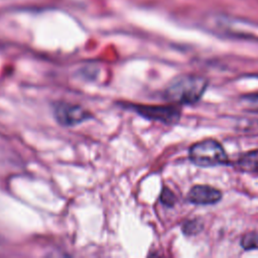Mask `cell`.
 <instances>
[{"label":"cell","mask_w":258,"mask_h":258,"mask_svg":"<svg viewBox=\"0 0 258 258\" xmlns=\"http://www.w3.org/2000/svg\"><path fill=\"white\" fill-rule=\"evenodd\" d=\"M202 229V224L199 220H191V221H187L186 223H184V225L182 226V231L186 234V235H194L197 234L198 232H200V230Z\"/></svg>","instance_id":"cell-8"},{"label":"cell","mask_w":258,"mask_h":258,"mask_svg":"<svg viewBox=\"0 0 258 258\" xmlns=\"http://www.w3.org/2000/svg\"><path fill=\"white\" fill-rule=\"evenodd\" d=\"M188 156L191 162L203 167L221 165L228 161L225 149L215 139H204L192 144Z\"/></svg>","instance_id":"cell-2"},{"label":"cell","mask_w":258,"mask_h":258,"mask_svg":"<svg viewBox=\"0 0 258 258\" xmlns=\"http://www.w3.org/2000/svg\"><path fill=\"white\" fill-rule=\"evenodd\" d=\"M221 199L222 192L220 189L206 184L194 185L187 194V200L196 205H212L218 203Z\"/></svg>","instance_id":"cell-5"},{"label":"cell","mask_w":258,"mask_h":258,"mask_svg":"<svg viewBox=\"0 0 258 258\" xmlns=\"http://www.w3.org/2000/svg\"><path fill=\"white\" fill-rule=\"evenodd\" d=\"M160 200L162 202V204H164L165 206H172L174 204V201H175V198H174V195L166 187L163 188V190L161 191V195H160Z\"/></svg>","instance_id":"cell-9"},{"label":"cell","mask_w":258,"mask_h":258,"mask_svg":"<svg viewBox=\"0 0 258 258\" xmlns=\"http://www.w3.org/2000/svg\"><path fill=\"white\" fill-rule=\"evenodd\" d=\"M241 246L245 250L258 249V233L256 232L246 233L241 239Z\"/></svg>","instance_id":"cell-7"},{"label":"cell","mask_w":258,"mask_h":258,"mask_svg":"<svg viewBox=\"0 0 258 258\" xmlns=\"http://www.w3.org/2000/svg\"><path fill=\"white\" fill-rule=\"evenodd\" d=\"M131 108L140 116L164 124H173L179 120L180 113L173 106H152V105H132Z\"/></svg>","instance_id":"cell-4"},{"label":"cell","mask_w":258,"mask_h":258,"mask_svg":"<svg viewBox=\"0 0 258 258\" xmlns=\"http://www.w3.org/2000/svg\"><path fill=\"white\" fill-rule=\"evenodd\" d=\"M237 166L242 171L258 174V150H252L243 154L237 160Z\"/></svg>","instance_id":"cell-6"},{"label":"cell","mask_w":258,"mask_h":258,"mask_svg":"<svg viewBox=\"0 0 258 258\" xmlns=\"http://www.w3.org/2000/svg\"><path fill=\"white\" fill-rule=\"evenodd\" d=\"M207 87V79L200 75H179L166 87L164 98L174 104L190 105L202 98Z\"/></svg>","instance_id":"cell-1"},{"label":"cell","mask_w":258,"mask_h":258,"mask_svg":"<svg viewBox=\"0 0 258 258\" xmlns=\"http://www.w3.org/2000/svg\"><path fill=\"white\" fill-rule=\"evenodd\" d=\"M53 116L63 126H75L92 117L84 107L64 102H58L53 106Z\"/></svg>","instance_id":"cell-3"}]
</instances>
